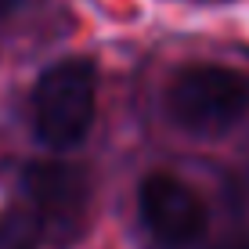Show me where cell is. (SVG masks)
<instances>
[{"mask_svg":"<svg viewBox=\"0 0 249 249\" xmlns=\"http://www.w3.org/2000/svg\"><path fill=\"white\" fill-rule=\"evenodd\" d=\"M22 206L36 220L40 242L72 246L90 224V177L65 159H36L22 170Z\"/></svg>","mask_w":249,"mask_h":249,"instance_id":"cell-1","label":"cell"},{"mask_svg":"<svg viewBox=\"0 0 249 249\" xmlns=\"http://www.w3.org/2000/svg\"><path fill=\"white\" fill-rule=\"evenodd\" d=\"M166 112L188 134L217 137L249 112V80L228 65H184L166 87Z\"/></svg>","mask_w":249,"mask_h":249,"instance_id":"cell-2","label":"cell"},{"mask_svg":"<svg viewBox=\"0 0 249 249\" xmlns=\"http://www.w3.org/2000/svg\"><path fill=\"white\" fill-rule=\"evenodd\" d=\"M98 76L87 58H65L51 65L33 87V130L54 152L76 148L94 126Z\"/></svg>","mask_w":249,"mask_h":249,"instance_id":"cell-3","label":"cell"},{"mask_svg":"<svg viewBox=\"0 0 249 249\" xmlns=\"http://www.w3.org/2000/svg\"><path fill=\"white\" fill-rule=\"evenodd\" d=\"M137 217L162 249H192L210 224L199 192L174 174H152L141 181Z\"/></svg>","mask_w":249,"mask_h":249,"instance_id":"cell-4","label":"cell"},{"mask_svg":"<svg viewBox=\"0 0 249 249\" xmlns=\"http://www.w3.org/2000/svg\"><path fill=\"white\" fill-rule=\"evenodd\" d=\"M40 231L25 206H11L0 213V249H36Z\"/></svg>","mask_w":249,"mask_h":249,"instance_id":"cell-5","label":"cell"},{"mask_svg":"<svg viewBox=\"0 0 249 249\" xmlns=\"http://www.w3.org/2000/svg\"><path fill=\"white\" fill-rule=\"evenodd\" d=\"M210 249H249V238L246 235H228V238H220V242H213Z\"/></svg>","mask_w":249,"mask_h":249,"instance_id":"cell-6","label":"cell"},{"mask_svg":"<svg viewBox=\"0 0 249 249\" xmlns=\"http://www.w3.org/2000/svg\"><path fill=\"white\" fill-rule=\"evenodd\" d=\"M15 4H18V0H0V15H7V11L15 7Z\"/></svg>","mask_w":249,"mask_h":249,"instance_id":"cell-7","label":"cell"}]
</instances>
